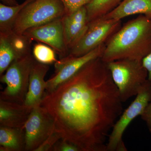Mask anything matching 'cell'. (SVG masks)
Returning a JSON list of instances; mask_svg holds the SVG:
<instances>
[{
  "label": "cell",
  "instance_id": "cell-18",
  "mask_svg": "<svg viewBox=\"0 0 151 151\" xmlns=\"http://www.w3.org/2000/svg\"><path fill=\"white\" fill-rule=\"evenodd\" d=\"M123 0H92L86 6L89 22L104 17L116 8Z\"/></svg>",
  "mask_w": 151,
  "mask_h": 151
},
{
  "label": "cell",
  "instance_id": "cell-20",
  "mask_svg": "<svg viewBox=\"0 0 151 151\" xmlns=\"http://www.w3.org/2000/svg\"><path fill=\"white\" fill-rule=\"evenodd\" d=\"M65 10V14H70L88 4L92 0H61Z\"/></svg>",
  "mask_w": 151,
  "mask_h": 151
},
{
  "label": "cell",
  "instance_id": "cell-6",
  "mask_svg": "<svg viewBox=\"0 0 151 151\" xmlns=\"http://www.w3.org/2000/svg\"><path fill=\"white\" fill-rule=\"evenodd\" d=\"M151 100V82L148 79L142 86L135 100L121 115L108 137L106 151H126L123 136L127 127L141 116Z\"/></svg>",
  "mask_w": 151,
  "mask_h": 151
},
{
  "label": "cell",
  "instance_id": "cell-21",
  "mask_svg": "<svg viewBox=\"0 0 151 151\" xmlns=\"http://www.w3.org/2000/svg\"><path fill=\"white\" fill-rule=\"evenodd\" d=\"M61 139L59 134L55 131L46 140L36 149L35 151H52L55 144Z\"/></svg>",
  "mask_w": 151,
  "mask_h": 151
},
{
  "label": "cell",
  "instance_id": "cell-8",
  "mask_svg": "<svg viewBox=\"0 0 151 151\" xmlns=\"http://www.w3.org/2000/svg\"><path fill=\"white\" fill-rule=\"evenodd\" d=\"M23 129L25 151H35L55 131L54 121L40 105L32 108Z\"/></svg>",
  "mask_w": 151,
  "mask_h": 151
},
{
  "label": "cell",
  "instance_id": "cell-19",
  "mask_svg": "<svg viewBox=\"0 0 151 151\" xmlns=\"http://www.w3.org/2000/svg\"><path fill=\"white\" fill-rule=\"evenodd\" d=\"M55 53L50 47L41 42L36 44L33 48L32 55L35 60L47 65L55 63L57 61Z\"/></svg>",
  "mask_w": 151,
  "mask_h": 151
},
{
  "label": "cell",
  "instance_id": "cell-9",
  "mask_svg": "<svg viewBox=\"0 0 151 151\" xmlns=\"http://www.w3.org/2000/svg\"><path fill=\"white\" fill-rule=\"evenodd\" d=\"M105 44L101 45L90 52L80 56L67 55L55 63V73L46 81V92H51L75 75L84 65L102 56Z\"/></svg>",
  "mask_w": 151,
  "mask_h": 151
},
{
  "label": "cell",
  "instance_id": "cell-1",
  "mask_svg": "<svg viewBox=\"0 0 151 151\" xmlns=\"http://www.w3.org/2000/svg\"><path fill=\"white\" fill-rule=\"evenodd\" d=\"M122 103L107 63L98 58L45 92L40 105L61 139L80 151H106V140L122 115Z\"/></svg>",
  "mask_w": 151,
  "mask_h": 151
},
{
  "label": "cell",
  "instance_id": "cell-25",
  "mask_svg": "<svg viewBox=\"0 0 151 151\" xmlns=\"http://www.w3.org/2000/svg\"><path fill=\"white\" fill-rule=\"evenodd\" d=\"M2 4L8 6H14L19 4L16 0H1Z\"/></svg>",
  "mask_w": 151,
  "mask_h": 151
},
{
  "label": "cell",
  "instance_id": "cell-15",
  "mask_svg": "<svg viewBox=\"0 0 151 151\" xmlns=\"http://www.w3.org/2000/svg\"><path fill=\"white\" fill-rule=\"evenodd\" d=\"M135 14L144 15L151 19V0H123L116 8L102 17L121 20Z\"/></svg>",
  "mask_w": 151,
  "mask_h": 151
},
{
  "label": "cell",
  "instance_id": "cell-13",
  "mask_svg": "<svg viewBox=\"0 0 151 151\" xmlns=\"http://www.w3.org/2000/svg\"><path fill=\"white\" fill-rule=\"evenodd\" d=\"M49 68L48 65L35 60L31 73L28 90L24 103V105L30 110L40 105L44 97L46 86L45 77Z\"/></svg>",
  "mask_w": 151,
  "mask_h": 151
},
{
  "label": "cell",
  "instance_id": "cell-12",
  "mask_svg": "<svg viewBox=\"0 0 151 151\" xmlns=\"http://www.w3.org/2000/svg\"><path fill=\"white\" fill-rule=\"evenodd\" d=\"M62 22L65 45L69 52L81 39L88 28L89 22L86 6L70 14H64Z\"/></svg>",
  "mask_w": 151,
  "mask_h": 151
},
{
  "label": "cell",
  "instance_id": "cell-3",
  "mask_svg": "<svg viewBox=\"0 0 151 151\" xmlns=\"http://www.w3.org/2000/svg\"><path fill=\"white\" fill-rule=\"evenodd\" d=\"M107 64L123 103L136 96L148 79V72L142 60H119Z\"/></svg>",
  "mask_w": 151,
  "mask_h": 151
},
{
  "label": "cell",
  "instance_id": "cell-11",
  "mask_svg": "<svg viewBox=\"0 0 151 151\" xmlns=\"http://www.w3.org/2000/svg\"><path fill=\"white\" fill-rule=\"evenodd\" d=\"M30 44L24 36L14 32L0 33V75L6 71L15 60L29 52Z\"/></svg>",
  "mask_w": 151,
  "mask_h": 151
},
{
  "label": "cell",
  "instance_id": "cell-22",
  "mask_svg": "<svg viewBox=\"0 0 151 151\" xmlns=\"http://www.w3.org/2000/svg\"><path fill=\"white\" fill-rule=\"evenodd\" d=\"M52 151H80L75 145L65 140L60 139L55 145Z\"/></svg>",
  "mask_w": 151,
  "mask_h": 151
},
{
  "label": "cell",
  "instance_id": "cell-24",
  "mask_svg": "<svg viewBox=\"0 0 151 151\" xmlns=\"http://www.w3.org/2000/svg\"><path fill=\"white\" fill-rule=\"evenodd\" d=\"M143 65L148 72V79L151 82V52L142 60Z\"/></svg>",
  "mask_w": 151,
  "mask_h": 151
},
{
  "label": "cell",
  "instance_id": "cell-23",
  "mask_svg": "<svg viewBox=\"0 0 151 151\" xmlns=\"http://www.w3.org/2000/svg\"><path fill=\"white\" fill-rule=\"evenodd\" d=\"M141 116L147 124L151 135V100Z\"/></svg>",
  "mask_w": 151,
  "mask_h": 151
},
{
  "label": "cell",
  "instance_id": "cell-7",
  "mask_svg": "<svg viewBox=\"0 0 151 151\" xmlns=\"http://www.w3.org/2000/svg\"><path fill=\"white\" fill-rule=\"evenodd\" d=\"M121 20L100 18L89 22L88 28L78 43L69 50L68 55L80 56L105 44L122 27Z\"/></svg>",
  "mask_w": 151,
  "mask_h": 151
},
{
  "label": "cell",
  "instance_id": "cell-2",
  "mask_svg": "<svg viewBox=\"0 0 151 151\" xmlns=\"http://www.w3.org/2000/svg\"><path fill=\"white\" fill-rule=\"evenodd\" d=\"M151 52V19L144 15L127 22L105 43L101 59L142 60Z\"/></svg>",
  "mask_w": 151,
  "mask_h": 151
},
{
  "label": "cell",
  "instance_id": "cell-10",
  "mask_svg": "<svg viewBox=\"0 0 151 151\" xmlns=\"http://www.w3.org/2000/svg\"><path fill=\"white\" fill-rule=\"evenodd\" d=\"M23 34L32 40H36L52 47L59 55L60 59L68 54L65 45L62 17L39 26L31 28Z\"/></svg>",
  "mask_w": 151,
  "mask_h": 151
},
{
  "label": "cell",
  "instance_id": "cell-17",
  "mask_svg": "<svg viewBox=\"0 0 151 151\" xmlns=\"http://www.w3.org/2000/svg\"><path fill=\"white\" fill-rule=\"evenodd\" d=\"M32 0H25L24 2L14 6L0 4V33L9 34L12 32L14 24L21 11Z\"/></svg>",
  "mask_w": 151,
  "mask_h": 151
},
{
  "label": "cell",
  "instance_id": "cell-4",
  "mask_svg": "<svg viewBox=\"0 0 151 151\" xmlns=\"http://www.w3.org/2000/svg\"><path fill=\"white\" fill-rule=\"evenodd\" d=\"M35 59L31 53L14 60L1 81L6 87L0 94V100L24 104L29 85L30 76Z\"/></svg>",
  "mask_w": 151,
  "mask_h": 151
},
{
  "label": "cell",
  "instance_id": "cell-16",
  "mask_svg": "<svg viewBox=\"0 0 151 151\" xmlns=\"http://www.w3.org/2000/svg\"><path fill=\"white\" fill-rule=\"evenodd\" d=\"M25 139L23 129L0 126V151H25Z\"/></svg>",
  "mask_w": 151,
  "mask_h": 151
},
{
  "label": "cell",
  "instance_id": "cell-5",
  "mask_svg": "<svg viewBox=\"0 0 151 151\" xmlns=\"http://www.w3.org/2000/svg\"><path fill=\"white\" fill-rule=\"evenodd\" d=\"M65 14L61 0H32L19 13L13 32L22 35L31 28L62 17Z\"/></svg>",
  "mask_w": 151,
  "mask_h": 151
},
{
  "label": "cell",
  "instance_id": "cell-14",
  "mask_svg": "<svg viewBox=\"0 0 151 151\" xmlns=\"http://www.w3.org/2000/svg\"><path fill=\"white\" fill-rule=\"evenodd\" d=\"M31 111L24 104L0 100V126L23 129Z\"/></svg>",
  "mask_w": 151,
  "mask_h": 151
}]
</instances>
